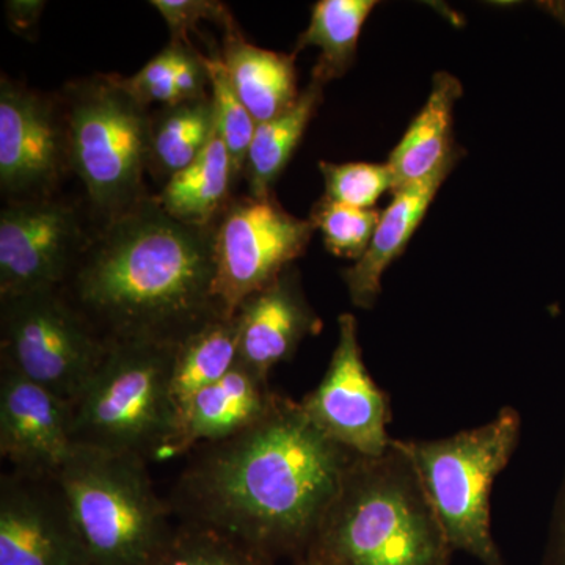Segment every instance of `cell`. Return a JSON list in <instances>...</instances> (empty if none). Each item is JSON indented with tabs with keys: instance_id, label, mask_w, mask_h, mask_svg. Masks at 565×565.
Listing matches in <instances>:
<instances>
[{
	"instance_id": "obj_33",
	"label": "cell",
	"mask_w": 565,
	"mask_h": 565,
	"mask_svg": "<svg viewBox=\"0 0 565 565\" xmlns=\"http://www.w3.org/2000/svg\"><path fill=\"white\" fill-rule=\"evenodd\" d=\"M46 3L41 0H9L6 3L9 24L17 33L32 32Z\"/></svg>"
},
{
	"instance_id": "obj_27",
	"label": "cell",
	"mask_w": 565,
	"mask_h": 565,
	"mask_svg": "<svg viewBox=\"0 0 565 565\" xmlns=\"http://www.w3.org/2000/svg\"><path fill=\"white\" fill-rule=\"evenodd\" d=\"M381 214L377 210H359L321 196L311 210L310 221L316 232H321L327 250L355 263L370 247Z\"/></svg>"
},
{
	"instance_id": "obj_28",
	"label": "cell",
	"mask_w": 565,
	"mask_h": 565,
	"mask_svg": "<svg viewBox=\"0 0 565 565\" xmlns=\"http://www.w3.org/2000/svg\"><path fill=\"white\" fill-rule=\"evenodd\" d=\"M326 184L323 196L359 210H374L386 191H393V177L386 163L319 162Z\"/></svg>"
},
{
	"instance_id": "obj_35",
	"label": "cell",
	"mask_w": 565,
	"mask_h": 565,
	"mask_svg": "<svg viewBox=\"0 0 565 565\" xmlns=\"http://www.w3.org/2000/svg\"><path fill=\"white\" fill-rule=\"evenodd\" d=\"M294 565H319V564L311 563V561H307V559H297V561H294Z\"/></svg>"
},
{
	"instance_id": "obj_20",
	"label": "cell",
	"mask_w": 565,
	"mask_h": 565,
	"mask_svg": "<svg viewBox=\"0 0 565 565\" xmlns=\"http://www.w3.org/2000/svg\"><path fill=\"white\" fill-rule=\"evenodd\" d=\"M233 184L232 159L215 128L199 158L166 182L161 195L156 199L177 221L211 226L232 202L230 192Z\"/></svg>"
},
{
	"instance_id": "obj_9",
	"label": "cell",
	"mask_w": 565,
	"mask_h": 565,
	"mask_svg": "<svg viewBox=\"0 0 565 565\" xmlns=\"http://www.w3.org/2000/svg\"><path fill=\"white\" fill-rule=\"evenodd\" d=\"M316 232L269 195L232 200L214 226L215 297L233 316L248 296L292 267Z\"/></svg>"
},
{
	"instance_id": "obj_24",
	"label": "cell",
	"mask_w": 565,
	"mask_h": 565,
	"mask_svg": "<svg viewBox=\"0 0 565 565\" xmlns=\"http://www.w3.org/2000/svg\"><path fill=\"white\" fill-rule=\"evenodd\" d=\"M237 363L239 338L234 315L215 319L178 345L172 370V396L177 414L196 393L232 373Z\"/></svg>"
},
{
	"instance_id": "obj_14",
	"label": "cell",
	"mask_w": 565,
	"mask_h": 565,
	"mask_svg": "<svg viewBox=\"0 0 565 565\" xmlns=\"http://www.w3.org/2000/svg\"><path fill=\"white\" fill-rule=\"evenodd\" d=\"M73 449L71 405L21 375L0 371V455L11 470L57 476Z\"/></svg>"
},
{
	"instance_id": "obj_23",
	"label": "cell",
	"mask_w": 565,
	"mask_h": 565,
	"mask_svg": "<svg viewBox=\"0 0 565 565\" xmlns=\"http://www.w3.org/2000/svg\"><path fill=\"white\" fill-rule=\"evenodd\" d=\"M377 6L374 0H319L311 11L310 24L300 33L294 50L318 47L321 51L311 79H340L355 62L364 22Z\"/></svg>"
},
{
	"instance_id": "obj_18",
	"label": "cell",
	"mask_w": 565,
	"mask_h": 565,
	"mask_svg": "<svg viewBox=\"0 0 565 565\" xmlns=\"http://www.w3.org/2000/svg\"><path fill=\"white\" fill-rule=\"evenodd\" d=\"M462 84L452 74H435L427 102L390 154L393 191L433 177L446 163L459 158L452 147V121Z\"/></svg>"
},
{
	"instance_id": "obj_15",
	"label": "cell",
	"mask_w": 565,
	"mask_h": 565,
	"mask_svg": "<svg viewBox=\"0 0 565 565\" xmlns=\"http://www.w3.org/2000/svg\"><path fill=\"white\" fill-rule=\"evenodd\" d=\"M239 363L269 379L277 364L296 355L305 338L321 332L323 322L305 296L297 269L285 273L248 296L234 313Z\"/></svg>"
},
{
	"instance_id": "obj_29",
	"label": "cell",
	"mask_w": 565,
	"mask_h": 565,
	"mask_svg": "<svg viewBox=\"0 0 565 565\" xmlns=\"http://www.w3.org/2000/svg\"><path fill=\"white\" fill-rule=\"evenodd\" d=\"M174 65H177V47L170 43L136 76L122 77L117 74L118 82L131 93L141 106L148 107L154 103L172 106V104L181 103L177 85H174Z\"/></svg>"
},
{
	"instance_id": "obj_30",
	"label": "cell",
	"mask_w": 565,
	"mask_h": 565,
	"mask_svg": "<svg viewBox=\"0 0 565 565\" xmlns=\"http://www.w3.org/2000/svg\"><path fill=\"white\" fill-rule=\"evenodd\" d=\"M150 3L169 25L172 43H189V32L195 31L199 22L214 21L222 29L234 22L232 11L217 0H152Z\"/></svg>"
},
{
	"instance_id": "obj_12",
	"label": "cell",
	"mask_w": 565,
	"mask_h": 565,
	"mask_svg": "<svg viewBox=\"0 0 565 565\" xmlns=\"http://www.w3.org/2000/svg\"><path fill=\"white\" fill-rule=\"evenodd\" d=\"M90 236L70 203H7L0 214V297L62 289Z\"/></svg>"
},
{
	"instance_id": "obj_8",
	"label": "cell",
	"mask_w": 565,
	"mask_h": 565,
	"mask_svg": "<svg viewBox=\"0 0 565 565\" xmlns=\"http://www.w3.org/2000/svg\"><path fill=\"white\" fill-rule=\"evenodd\" d=\"M107 349L61 289L0 297L2 370L70 405L84 392Z\"/></svg>"
},
{
	"instance_id": "obj_17",
	"label": "cell",
	"mask_w": 565,
	"mask_h": 565,
	"mask_svg": "<svg viewBox=\"0 0 565 565\" xmlns=\"http://www.w3.org/2000/svg\"><path fill=\"white\" fill-rule=\"evenodd\" d=\"M457 159L446 163L433 177L393 192L392 203L382 212L370 247L343 273L349 299L356 308L373 310L381 296L385 270L403 255L441 184L455 169Z\"/></svg>"
},
{
	"instance_id": "obj_19",
	"label": "cell",
	"mask_w": 565,
	"mask_h": 565,
	"mask_svg": "<svg viewBox=\"0 0 565 565\" xmlns=\"http://www.w3.org/2000/svg\"><path fill=\"white\" fill-rule=\"evenodd\" d=\"M221 55L234 90L256 122L273 120L299 99L294 55L248 43L236 21L223 29Z\"/></svg>"
},
{
	"instance_id": "obj_5",
	"label": "cell",
	"mask_w": 565,
	"mask_h": 565,
	"mask_svg": "<svg viewBox=\"0 0 565 565\" xmlns=\"http://www.w3.org/2000/svg\"><path fill=\"white\" fill-rule=\"evenodd\" d=\"M61 98L68 129L71 172L79 177L103 225L148 199V107L118 82L96 74L70 82Z\"/></svg>"
},
{
	"instance_id": "obj_21",
	"label": "cell",
	"mask_w": 565,
	"mask_h": 565,
	"mask_svg": "<svg viewBox=\"0 0 565 565\" xmlns=\"http://www.w3.org/2000/svg\"><path fill=\"white\" fill-rule=\"evenodd\" d=\"M323 87L326 85L321 82L311 79L291 109L282 111L273 120L258 122L244 170L250 195L273 193L275 182L285 172L308 125L321 106Z\"/></svg>"
},
{
	"instance_id": "obj_11",
	"label": "cell",
	"mask_w": 565,
	"mask_h": 565,
	"mask_svg": "<svg viewBox=\"0 0 565 565\" xmlns=\"http://www.w3.org/2000/svg\"><path fill=\"white\" fill-rule=\"evenodd\" d=\"M299 403L322 434L356 456H381L392 445L388 394L367 373L355 316L338 318V340L329 367Z\"/></svg>"
},
{
	"instance_id": "obj_1",
	"label": "cell",
	"mask_w": 565,
	"mask_h": 565,
	"mask_svg": "<svg viewBox=\"0 0 565 565\" xmlns=\"http://www.w3.org/2000/svg\"><path fill=\"white\" fill-rule=\"evenodd\" d=\"M355 457L281 394L262 422L193 449L169 503L182 523L217 531L273 563L297 561Z\"/></svg>"
},
{
	"instance_id": "obj_4",
	"label": "cell",
	"mask_w": 565,
	"mask_h": 565,
	"mask_svg": "<svg viewBox=\"0 0 565 565\" xmlns=\"http://www.w3.org/2000/svg\"><path fill=\"white\" fill-rule=\"evenodd\" d=\"M55 478L90 565H148L173 533L140 457L74 446Z\"/></svg>"
},
{
	"instance_id": "obj_32",
	"label": "cell",
	"mask_w": 565,
	"mask_h": 565,
	"mask_svg": "<svg viewBox=\"0 0 565 565\" xmlns=\"http://www.w3.org/2000/svg\"><path fill=\"white\" fill-rule=\"evenodd\" d=\"M545 565H565V465L550 516Z\"/></svg>"
},
{
	"instance_id": "obj_25",
	"label": "cell",
	"mask_w": 565,
	"mask_h": 565,
	"mask_svg": "<svg viewBox=\"0 0 565 565\" xmlns=\"http://www.w3.org/2000/svg\"><path fill=\"white\" fill-rule=\"evenodd\" d=\"M148 565H274L239 542L191 523L174 526L169 541Z\"/></svg>"
},
{
	"instance_id": "obj_22",
	"label": "cell",
	"mask_w": 565,
	"mask_h": 565,
	"mask_svg": "<svg viewBox=\"0 0 565 565\" xmlns=\"http://www.w3.org/2000/svg\"><path fill=\"white\" fill-rule=\"evenodd\" d=\"M214 131L212 96L163 106L150 117L148 172L169 182L199 158Z\"/></svg>"
},
{
	"instance_id": "obj_26",
	"label": "cell",
	"mask_w": 565,
	"mask_h": 565,
	"mask_svg": "<svg viewBox=\"0 0 565 565\" xmlns=\"http://www.w3.org/2000/svg\"><path fill=\"white\" fill-rule=\"evenodd\" d=\"M211 77V96L215 109V128L221 134L223 143L232 159L234 182L244 177L245 162L258 122L241 102L234 90L221 51H212L204 55Z\"/></svg>"
},
{
	"instance_id": "obj_7",
	"label": "cell",
	"mask_w": 565,
	"mask_h": 565,
	"mask_svg": "<svg viewBox=\"0 0 565 565\" xmlns=\"http://www.w3.org/2000/svg\"><path fill=\"white\" fill-rule=\"evenodd\" d=\"M520 437L522 416L514 407H504L490 422L451 437L401 440L452 550L482 565H504L493 541L490 497L494 479L511 462Z\"/></svg>"
},
{
	"instance_id": "obj_6",
	"label": "cell",
	"mask_w": 565,
	"mask_h": 565,
	"mask_svg": "<svg viewBox=\"0 0 565 565\" xmlns=\"http://www.w3.org/2000/svg\"><path fill=\"white\" fill-rule=\"evenodd\" d=\"M174 348L109 344L90 382L71 404L74 446L158 462L177 426Z\"/></svg>"
},
{
	"instance_id": "obj_13",
	"label": "cell",
	"mask_w": 565,
	"mask_h": 565,
	"mask_svg": "<svg viewBox=\"0 0 565 565\" xmlns=\"http://www.w3.org/2000/svg\"><path fill=\"white\" fill-rule=\"evenodd\" d=\"M0 565H90L55 476L0 478Z\"/></svg>"
},
{
	"instance_id": "obj_16",
	"label": "cell",
	"mask_w": 565,
	"mask_h": 565,
	"mask_svg": "<svg viewBox=\"0 0 565 565\" xmlns=\"http://www.w3.org/2000/svg\"><path fill=\"white\" fill-rule=\"evenodd\" d=\"M280 397L269 379L237 363L222 381L182 405L173 435L163 446L158 462L191 455L200 446L217 444L243 433L266 418Z\"/></svg>"
},
{
	"instance_id": "obj_3",
	"label": "cell",
	"mask_w": 565,
	"mask_h": 565,
	"mask_svg": "<svg viewBox=\"0 0 565 565\" xmlns=\"http://www.w3.org/2000/svg\"><path fill=\"white\" fill-rule=\"evenodd\" d=\"M446 537L412 457L393 438L356 456L300 559L319 565H449Z\"/></svg>"
},
{
	"instance_id": "obj_31",
	"label": "cell",
	"mask_w": 565,
	"mask_h": 565,
	"mask_svg": "<svg viewBox=\"0 0 565 565\" xmlns=\"http://www.w3.org/2000/svg\"><path fill=\"white\" fill-rule=\"evenodd\" d=\"M172 43V41H170ZM177 47L174 85L181 102H193L211 96V77L204 55L191 43H172Z\"/></svg>"
},
{
	"instance_id": "obj_2",
	"label": "cell",
	"mask_w": 565,
	"mask_h": 565,
	"mask_svg": "<svg viewBox=\"0 0 565 565\" xmlns=\"http://www.w3.org/2000/svg\"><path fill=\"white\" fill-rule=\"evenodd\" d=\"M214 226L177 221L148 196L90 237L61 291L107 345L177 349L226 316L215 297Z\"/></svg>"
},
{
	"instance_id": "obj_34",
	"label": "cell",
	"mask_w": 565,
	"mask_h": 565,
	"mask_svg": "<svg viewBox=\"0 0 565 565\" xmlns=\"http://www.w3.org/2000/svg\"><path fill=\"white\" fill-rule=\"evenodd\" d=\"M535 7L565 29V0H541Z\"/></svg>"
},
{
	"instance_id": "obj_10",
	"label": "cell",
	"mask_w": 565,
	"mask_h": 565,
	"mask_svg": "<svg viewBox=\"0 0 565 565\" xmlns=\"http://www.w3.org/2000/svg\"><path fill=\"white\" fill-rule=\"evenodd\" d=\"M71 172L61 98L0 82V189L7 203L51 199Z\"/></svg>"
}]
</instances>
